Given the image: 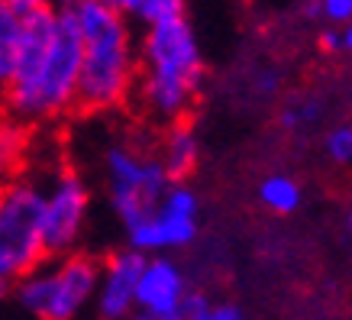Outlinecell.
<instances>
[{"label": "cell", "mask_w": 352, "mask_h": 320, "mask_svg": "<svg viewBox=\"0 0 352 320\" xmlns=\"http://www.w3.org/2000/svg\"><path fill=\"white\" fill-rule=\"evenodd\" d=\"M81 36L65 3L23 10L7 55V91L0 114L23 127H45L78 107Z\"/></svg>", "instance_id": "cell-1"}, {"label": "cell", "mask_w": 352, "mask_h": 320, "mask_svg": "<svg viewBox=\"0 0 352 320\" xmlns=\"http://www.w3.org/2000/svg\"><path fill=\"white\" fill-rule=\"evenodd\" d=\"M81 36L78 110L107 114L129 100L139 78V43L129 17L104 0H62Z\"/></svg>", "instance_id": "cell-2"}, {"label": "cell", "mask_w": 352, "mask_h": 320, "mask_svg": "<svg viewBox=\"0 0 352 320\" xmlns=\"http://www.w3.org/2000/svg\"><path fill=\"white\" fill-rule=\"evenodd\" d=\"M204 81L201 39L184 13L146 23L139 39L136 91L155 120H184Z\"/></svg>", "instance_id": "cell-3"}, {"label": "cell", "mask_w": 352, "mask_h": 320, "mask_svg": "<svg viewBox=\"0 0 352 320\" xmlns=\"http://www.w3.org/2000/svg\"><path fill=\"white\" fill-rule=\"evenodd\" d=\"M55 262H39L23 278H16V301L36 320H75L94 301L100 266L81 253L52 256Z\"/></svg>", "instance_id": "cell-4"}, {"label": "cell", "mask_w": 352, "mask_h": 320, "mask_svg": "<svg viewBox=\"0 0 352 320\" xmlns=\"http://www.w3.org/2000/svg\"><path fill=\"white\" fill-rule=\"evenodd\" d=\"M45 256L43 182L13 175L0 184V285H13Z\"/></svg>", "instance_id": "cell-5"}, {"label": "cell", "mask_w": 352, "mask_h": 320, "mask_svg": "<svg viewBox=\"0 0 352 320\" xmlns=\"http://www.w3.org/2000/svg\"><path fill=\"white\" fill-rule=\"evenodd\" d=\"M104 178H107L110 207L123 226L139 220L171 184L159 156L126 139H117L104 149Z\"/></svg>", "instance_id": "cell-6"}, {"label": "cell", "mask_w": 352, "mask_h": 320, "mask_svg": "<svg viewBox=\"0 0 352 320\" xmlns=\"http://www.w3.org/2000/svg\"><path fill=\"white\" fill-rule=\"evenodd\" d=\"M197 217H201L197 191L184 182H171L139 220L123 226V233L129 239V249H136L142 256L182 249V246L194 243V236H197Z\"/></svg>", "instance_id": "cell-7"}, {"label": "cell", "mask_w": 352, "mask_h": 320, "mask_svg": "<svg viewBox=\"0 0 352 320\" xmlns=\"http://www.w3.org/2000/svg\"><path fill=\"white\" fill-rule=\"evenodd\" d=\"M91 213V188L75 169H55L43 184V246L45 256L75 253Z\"/></svg>", "instance_id": "cell-8"}, {"label": "cell", "mask_w": 352, "mask_h": 320, "mask_svg": "<svg viewBox=\"0 0 352 320\" xmlns=\"http://www.w3.org/2000/svg\"><path fill=\"white\" fill-rule=\"evenodd\" d=\"M188 295L184 272L165 256H146L136 281V308L152 317H178L182 301Z\"/></svg>", "instance_id": "cell-9"}, {"label": "cell", "mask_w": 352, "mask_h": 320, "mask_svg": "<svg viewBox=\"0 0 352 320\" xmlns=\"http://www.w3.org/2000/svg\"><path fill=\"white\" fill-rule=\"evenodd\" d=\"M142 262H146L142 253L126 249V253H117L113 259H107V266H100V278H97L94 291L100 317L120 320L136 308V281L142 272Z\"/></svg>", "instance_id": "cell-10"}, {"label": "cell", "mask_w": 352, "mask_h": 320, "mask_svg": "<svg viewBox=\"0 0 352 320\" xmlns=\"http://www.w3.org/2000/svg\"><path fill=\"white\" fill-rule=\"evenodd\" d=\"M155 156H159L162 169L168 171L171 182H184L201 162V139H197L191 123L171 120V123H165V133L159 139Z\"/></svg>", "instance_id": "cell-11"}, {"label": "cell", "mask_w": 352, "mask_h": 320, "mask_svg": "<svg viewBox=\"0 0 352 320\" xmlns=\"http://www.w3.org/2000/svg\"><path fill=\"white\" fill-rule=\"evenodd\" d=\"M258 201L272 213H294L304 201V188H300L298 178H291L285 171H275L258 184Z\"/></svg>", "instance_id": "cell-12"}, {"label": "cell", "mask_w": 352, "mask_h": 320, "mask_svg": "<svg viewBox=\"0 0 352 320\" xmlns=\"http://www.w3.org/2000/svg\"><path fill=\"white\" fill-rule=\"evenodd\" d=\"M104 3H110L113 10L142 23V26L165 20V17H175V13H184V0H104Z\"/></svg>", "instance_id": "cell-13"}, {"label": "cell", "mask_w": 352, "mask_h": 320, "mask_svg": "<svg viewBox=\"0 0 352 320\" xmlns=\"http://www.w3.org/2000/svg\"><path fill=\"white\" fill-rule=\"evenodd\" d=\"M323 149L330 156L333 162H340V165H349L352 162V123H340V127H333L323 139Z\"/></svg>", "instance_id": "cell-14"}, {"label": "cell", "mask_w": 352, "mask_h": 320, "mask_svg": "<svg viewBox=\"0 0 352 320\" xmlns=\"http://www.w3.org/2000/svg\"><path fill=\"white\" fill-rule=\"evenodd\" d=\"M20 23H23V10L13 3V0H0V45L7 49L10 55V45L20 32Z\"/></svg>", "instance_id": "cell-15"}, {"label": "cell", "mask_w": 352, "mask_h": 320, "mask_svg": "<svg viewBox=\"0 0 352 320\" xmlns=\"http://www.w3.org/2000/svg\"><path fill=\"white\" fill-rule=\"evenodd\" d=\"M314 120H320V107L314 104H298V107H285L281 110V123L288 129H300V127H307V123H314Z\"/></svg>", "instance_id": "cell-16"}, {"label": "cell", "mask_w": 352, "mask_h": 320, "mask_svg": "<svg viewBox=\"0 0 352 320\" xmlns=\"http://www.w3.org/2000/svg\"><path fill=\"white\" fill-rule=\"evenodd\" d=\"M314 10L320 13L330 26H342L352 20V0H317Z\"/></svg>", "instance_id": "cell-17"}, {"label": "cell", "mask_w": 352, "mask_h": 320, "mask_svg": "<svg viewBox=\"0 0 352 320\" xmlns=\"http://www.w3.org/2000/svg\"><path fill=\"white\" fill-rule=\"evenodd\" d=\"M210 320H243V310L236 304H210Z\"/></svg>", "instance_id": "cell-18"}, {"label": "cell", "mask_w": 352, "mask_h": 320, "mask_svg": "<svg viewBox=\"0 0 352 320\" xmlns=\"http://www.w3.org/2000/svg\"><path fill=\"white\" fill-rule=\"evenodd\" d=\"M336 52H349L352 55V20L336 26Z\"/></svg>", "instance_id": "cell-19"}, {"label": "cell", "mask_w": 352, "mask_h": 320, "mask_svg": "<svg viewBox=\"0 0 352 320\" xmlns=\"http://www.w3.org/2000/svg\"><path fill=\"white\" fill-rule=\"evenodd\" d=\"M20 10H45V7H58L62 0H13Z\"/></svg>", "instance_id": "cell-20"}, {"label": "cell", "mask_w": 352, "mask_h": 320, "mask_svg": "<svg viewBox=\"0 0 352 320\" xmlns=\"http://www.w3.org/2000/svg\"><path fill=\"white\" fill-rule=\"evenodd\" d=\"M3 91H7V49L0 45V107H3Z\"/></svg>", "instance_id": "cell-21"}, {"label": "cell", "mask_w": 352, "mask_h": 320, "mask_svg": "<svg viewBox=\"0 0 352 320\" xmlns=\"http://www.w3.org/2000/svg\"><path fill=\"white\" fill-rule=\"evenodd\" d=\"M133 320H182V317H152V314H139V317Z\"/></svg>", "instance_id": "cell-22"}, {"label": "cell", "mask_w": 352, "mask_h": 320, "mask_svg": "<svg viewBox=\"0 0 352 320\" xmlns=\"http://www.w3.org/2000/svg\"><path fill=\"white\" fill-rule=\"evenodd\" d=\"M3 295H7V285H0V301H3Z\"/></svg>", "instance_id": "cell-23"}, {"label": "cell", "mask_w": 352, "mask_h": 320, "mask_svg": "<svg viewBox=\"0 0 352 320\" xmlns=\"http://www.w3.org/2000/svg\"><path fill=\"white\" fill-rule=\"evenodd\" d=\"M304 3H307V7H317V0H304Z\"/></svg>", "instance_id": "cell-24"}, {"label": "cell", "mask_w": 352, "mask_h": 320, "mask_svg": "<svg viewBox=\"0 0 352 320\" xmlns=\"http://www.w3.org/2000/svg\"><path fill=\"white\" fill-rule=\"evenodd\" d=\"M349 233H352V211H349Z\"/></svg>", "instance_id": "cell-25"}, {"label": "cell", "mask_w": 352, "mask_h": 320, "mask_svg": "<svg viewBox=\"0 0 352 320\" xmlns=\"http://www.w3.org/2000/svg\"><path fill=\"white\" fill-rule=\"evenodd\" d=\"M3 182H10V178H3V175H0V184H3Z\"/></svg>", "instance_id": "cell-26"}]
</instances>
